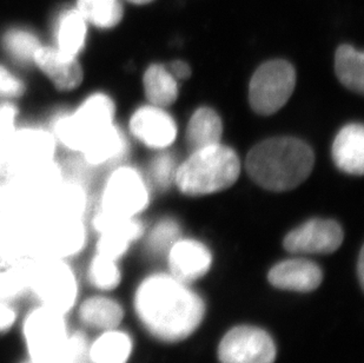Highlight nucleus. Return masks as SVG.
Segmentation results:
<instances>
[{
  "instance_id": "nucleus-5",
  "label": "nucleus",
  "mask_w": 364,
  "mask_h": 363,
  "mask_svg": "<svg viewBox=\"0 0 364 363\" xmlns=\"http://www.w3.org/2000/svg\"><path fill=\"white\" fill-rule=\"evenodd\" d=\"M24 335L32 361L65 363L69 336L62 312L41 307L25 321Z\"/></svg>"
},
{
  "instance_id": "nucleus-34",
  "label": "nucleus",
  "mask_w": 364,
  "mask_h": 363,
  "mask_svg": "<svg viewBox=\"0 0 364 363\" xmlns=\"http://www.w3.org/2000/svg\"><path fill=\"white\" fill-rule=\"evenodd\" d=\"M89 341L82 332H75L69 336L66 349L65 363H91Z\"/></svg>"
},
{
  "instance_id": "nucleus-9",
  "label": "nucleus",
  "mask_w": 364,
  "mask_h": 363,
  "mask_svg": "<svg viewBox=\"0 0 364 363\" xmlns=\"http://www.w3.org/2000/svg\"><path fill=\"white\" fill-rule=\"evenodd\" d=\"M148 203V185L141 174L130 167H122L107 179L100 210L114 216L131 219L143 211Z\"/></svg>"
},
{
  "instance_id": "nucleus-6",
  "label": "nucleus",
  "mask_w": 364,
  "mask_h": 363,
  "mask_svg": "<svg viewBox=\"0 0 364 363\" xmlns=\"http://www.w3.org/2000/svg\"><path fill=\"white\" fill-rule=\"evenodd\" d=\"M296 73L285 60H272L258 68L249 88V100L255 112L272 115L288 102L295 89Z\"/></svg>"
},
{
  "instance_id": "nucleus-32",
  "label": "nucleus",
  "mask_w": 364,
  "mask_h": 363,
  "mask_svg": "<svg viewBox=\"0 0 364 363\" xmlns=\"http://www.w3.org/2000/svg\"><path fill=\"white\" fill-rule=\"evenodd\" d=\"M181 230L173 219H164L154 228L148 238L149 251L152 254L162 255L179 240Z\"/></svg>"
},
{
  "instance_id": "nucleus-26",
  "label": "nucleus",
  "mask_w": 364,
  "mask_h": 363,
  "mask_svg": "<svg viewBox=\"0 0 364 363\" xmlns=\"http://www.w3.org/2000/svg\"><path fill=\"white\" fill-rule=\"evenodd\" d=\"M131 349L132 343L125 332L107 330L91 346V363H127Z\"/></svg>"
},
{
  "instance_id": "nucleus-29",
  "label": "nucleus",
  "mask_w": 364,
  "mask_h": 363,
  "mask_svg": "<svg viewBox=\"0 0 364 363\" xmlns=\"http://www.w3.org/2000/svg\"><path fill=\"white\" fill-rule=\"evenodd\" d=\"M31 263L21 261L0 270V300L14 298L30 289Z\"/></svg>"
},
{
  "instance_id": "nucleus-8",
  "label": "nucleus",
  "mask_w": 364,
  "mask_h": 363,
  "mask_svg": "<svg viewBox=\"0 0 364 363\" xmlns=\"http://www.w3.org/2000/svg\"><path fill=\"white\" fill-rule=\"evenodd\" d=\"M85 241L86 230L82 219H37L32 255L38 258L63 260L78 254Z\"/></svg>"
},
{
  "instance_id": "nucleus-36",
  "label": "nucleus",
  "mask_w": 364,
  "mask_h": 363,
  "mask_svg": "<svg viewBox=\"0 0 364 363\" xmlns=\"http://www.w3.org/2000/svg\"><path fill=\"white\" fill-rule=\"evenodd\" d=\"M17 111L10 104L0 105V150L16 131Z\"/></svg>"
},
{
  "instance_id": "nucleus-31",
  "label": "nucleus",
  "mask_w": 364,
  "mask_h": 363,
  "mask_svg": "<svg viewBox=\"0 0 364 363\" xmlns=\"http://www.w3.org/2000/svg\"><path fill=\"white\" fill-rule=\"evenodd\" d=\"M90 280L97 288L111 290L121 282V273L116 261L97 254L90 267Z\"/></svg>"
},
{
  "instance_id": "nucleus-2",
  "label": "nucleus",
  "mask_w": 364,
  "mask_h": 363,
  "mask_svg": "<svg viewBox=\"0 0 364 363\" xmlns=\"http://www.w3.org/2000/svg\"><path fill=\"white\" fill-rule=\"evenodd\" d=\"M314 152L297 138L276 137L252 147L247 172L262 188L287 191L302 184L314 168Z\"/></svg>"
},
{
  "instance_id": "nucleus-35",
  "label": "nucleus",
  "mask_w": 364,
  "mask_h": 363,
  "mask_svg": "<svg viewBox=\"0 0 364 363\" xmlns=\"http://www.w3.org/2000/svg\"><path fill=\"white\" fill-rule=\"evenodd\" d=\"M24 89L21 79L11 73L6 68L0 65V97L16 98L23 95Z\"/></svg>"
},
{
  "instance_id": "nucleus-24",
  "label": "nucleus",
  "mask_w": 364,
  "mask_h": 363,
  "mask_svg": "<svg viewBox=\"0 0 364 363\" xmlns=\"http://www.w3.org/2000/svg\"><path fill=\"white\" fill-rule=\"evenodd\" d=\"M123 309L117 302L107 298L86 300L80 307V316L86 326L103 330H114L123 320Z\"/></svg>"
},
{
  "instance_id": "nucleus-19",
  "label": "nucleus",
  "mask_w": 364,
  "mask_h": 363,
  "mask_svg": "<svg viewBox=\"0 0 364 363\" xmlns=\"http://www.w3.org/2000/svg\"><path fill=\"white\" fill-rule=\"evenodd\" d=\"M86 209V194L75 183L60 182L41 203L38 219H82Z\"/></svg>"
},
{
  "instance_id": "nucleus-28",
  "label": "nucleus",
  "mask_w": 364,
  "mask_h": 363,
  "mask_svg": "<svg viewBox=\"0 0 364 363\" xmlns=\"http://www.w3.org/2000/svg\"><path fill=\"white\" fill-rule=\"evenodd\" d=\"M77 11L85 21L100 28H112L123 18L121 0H77Z\"/></svg>"
},
{
  "instance_id": "nucleus-11",
  "label": "nucleus",
  "mask_w": 364,
  "mask_h": 363,
  "mask_svg": "<svg viewBox=\"0 0 364 363\" xmlns=\"http://www.w3.org/2000/svg\"><path fill=\"white\" fill-rule=\"evenodd\" d=\"M218 357L222 363H274L276 346L263 329L240 326L220 341Z\"/></svg>"
},
{
  "instance_id": "nucleus-15",
  "label": "nucleus",
  "mask_w": 364,
  "mask_h": 363,
  "mask_svg": "<svg viewBox=\"0 0 364 363\" xmlns=\"http://www.w3.org/2000/svg\"><path fill=\"white\" fill-rule=\"evenodd\" d=\"M36 219L14 213H0V261L18 262L32 255Z\"/></svg>"
},
{
  "instance_id": "nucleus-41",
  "label": "nucleus",
  "mask_w": 364,
  "mask_h": 363,
  "mask_svg": "<svg viewBox=\"0 0 364 363\" xmlns=\"http://www.w3.org/2000/svg\"><path fill=\"white\" fill-rule=\"evenodd\" d=\"M1 167H3V159H1V154H0V170H1Z\"/></svg>"
},
{
  "instance_id": "nucleus-39",
  "label": "nucleus",
  "mask_w": 364,
  "mask_h": 363,
  "mask_svg": "<svg viewBox=\"0 0 364 363\" xmlns=\"http://www.w3.org/2000/svg\"><path fill=\"white\" fill-rule=\"evenodd\" d=\"M363 251H361V254H360V257H358V278H360V283H363Z\"/></svg>"
},
{
  "instance_id": "nucleus-20",
  "label": "nucleus",
  "mask_w": 364,
  "mask_h": 363,
  "mask_svg": "<svg viewBox=\"0 0 364 363\" xmlns=\"http://www.w3.org/2000/svg\"><path fill=\"white\" fill-rule=\"evenodd\" d=\"M333 158L342 172L355 176L363 174L364 130L361 124H349L338 132L333 144Z\"/></svg>"
},
{
  "instance_id": "nucleus-14",
  "label": "nucleus",
  "mask_w": 364,
  "mask_h": 363,
  "mask_svg": "<svg viewBox=\"0 0 364 363\" xmlns=\"http://www.w3.org/2000/svg\"><path fill=\"white\" fill-rule=\"evenodd\" d=\"M130 130L134 137L154 149H165L177 137L173 118L155 105L139 107L131 117Z\"/></svg>"
},
{
  "instance_id": "nucleus-18",
  "label": "nucleus",
  "mask_w": 364,
  "mask_h": 363,
  "mask_svg": "<svg viewBox=\"0 0 364 363\" xmlns=\"http://www.w3.org/2000/svg\"><path fill=\"white\" fill-rule=\"evenodd\" d=\"M323 278L320 267L304 258L283 261L269 273V281L283 290L308 293L318 288Z\"/></svg>"
},
{
  "instance_id": "nucleus-13",
  "label": "nucleus",
  "mask_w": 364,
  "mask_h": 363,
  "mask_svg": "<svg viewBox=\"0 0 364 363\" xmlns=\"http://www.w3.org/2000/svg\"><path fill=\"white\" fill-rule=\"evenodd\" d=\"M93 226L100 235L97 254L114 261L123 256L130 244L143 233L141 223L134 217L114 216L103 210L97 214Z\"/></svg>"
},
{
  "instance_id": "nucleus-1",
  "label": "nucleus",
  "mask_w": 364,
  "mask_h": 363,
  "mask_svg": "<svg viewBox=\"0 0 364 363\" xmlns=\"http://www.w3.org/2000/svg\"><path fill=\"white\" fill-rule=\"evenodd\" d=\"M141 323L156 339L177 342L189 337L204 317L202 298L172 275L150 276L134 300Z\"/></svg>"
},
{
  "instance_id": "nucleus-27",
  "label": "nucleus",
  "mask_w": 364,
  "mask_h": 363,
  "mask_svg": "<svg viewBox=\"0 0 364 363\" xmlns=\"http://www.w3.org/2000/svg\"><path fill=\"white\" fill-rule=\"evenodd\" d=\"M363 53L350 45H342L335 56L337 78L348 89L363 93Z\"/></svg>"
},
{
  "instance_id": "nucleus-40",
  "label": "nucleus",
  "mask_w": 364,
  "mask_h": 363,
  "mask_svg": "<svg viewBox=\"0 0 364 363\" xmlns=\"http://www.w3.org/2000/svg\"><path fill=\"white\" fill-rule=\"evenodd\" d=\"M127 1L136 4V5H145V4L152 3L154 0H127Z\"/></svg>"
},
{
  "instance_id": "nucleus-25",
  "label": "nucleus",
  "mask_w": 364,
  "mask_h": 363,
  "mask_svg": "<svg viewBox=\"0 0 364 363\" xmlns=\"http://www.w3.org/2000/svg\"><path fill=\"white\" fill-rule=\"evenodd\" d=\"M86 30L85 19L77 9L63 12L57 25V48L77 57L85 44Z\"/></svg>"
},
{
  "instance_id": "nucleus-12",
  "label": "nucleus",
  "mask_w": 364,
  "mask_h": 363,
  "mask_svg": "<svg viewBox=\"0 0 364 363\" xmlns=\"http://www.w3.org/2000/svg\"><path fill=\"white\" fill-rule=\"evenodd\" d=\"M343 242V230L330 219H311L284 238L285 251L292 254H330Z\"/></svg>"
},
{
  "instance_id": "nucleus-30",
  "label": "nucleus",
  "mask_w": 364,
  "mask_h": 363,
  "mask_svg": "<svg viewBox=\"0 0 364 363\" xmlns=\"http://www.w3.org/2000/svg\"><path fill=\"white\" fill-rule=\"evenodd\" d=\"M4 46L14 58L21 62H30L35 58L41 48V41L32 32L26 30H11L4 37Z\"/></svg>"
},
{
  "instance_id": "nucleus-16",
  "label": "nucleus",
  "mask_w": 364,
  "mask_h": 363,
  "mask_svg": "<svg viewBox=\"0 0 364 363\" xmlns=\"http://www.w3.org/2000/svg\"><path fill=\"white\" fill-rule=\"evenodd\" d=\"M213 263L204 244L193 240H178L168 251V264L173 278L188 283L202 278Z\"/></svg>"
},
{
  "instance_id": "nucleus-10",
  "label": "nucleus",
  "mask_w": 364,
  "mask_h": 363,
  "mask_svg": "<svg viewBox=\"0 0 364 363\" xmlns=\"http://www.w3.org/2000/svg\"><path fill=\"white\" fill-rule=\"evenodd\" d=\"M55 152V137L48 131L32 127L14 131L0 150L3 165L11 175L53 162Z\"/></svg>"
},
{
  "instance_id": "nucleus-23",
  "label": "nucleus",
  "mask_w": 364,
  "mask_h": 363,
  "mask_svg": "<svg viewBox=\"0 0 364 363\" xmlns=\"http://www.w3.org/2000/svg\"><path fill=\"white\" fill-rule=\"evenodd\" d=\"M145 96L151 105L168 107L178 96L177 79L163 65H151L145 71Z\"/></svg>"
},
{
  "instance_id": "nucleus-22",
  "label": "nucleus",
  "mask_w": 364,
  "mask_h": 363,
  "mask_svg": "<svg viewBox=\"0 0 364 363\" xmlns=\"http://www.w3.org/2000/svg\"><path fill=\"white\" fill-rule=\"evenodd\" d=\"M223 134V124L213 109L200 107L190 120L186 138L193 150L220 144Z\"/></svg>"
},
{
  "instance_id": "nucleus-4",
  "label": "nucleus",
  "mask_w": 364,
  "mask_h": 363,
  "mask_svg": "<svg viewBox=\"0 0 364 363\" xmlns=\"http://www.w3.org/2000/svg\"><path fill=\"white\" fill-rule=\"evenodd\" d=\"M114 104L104 93L90 96L76 112L63 116L55 124V136L71 150L82 152L90 140L110 127L114 120Z\"/></svg>"
},
{
  "instance_id": "nucleus-21",
  "label": "nucleus",
  "mask_w": 364,
  "mask_h": 363,
  "mask_svg": "<svg viewBox=\"0 0 364 363\" xmlns=\"http://www.w3.org/2000/svg\"><path fill=\"white\" fill-rule=\"evenodd\" d=\"M127 151V140L118 127H110L95 135L82 149L86 161L92 165H103L121 158Z\"/></svg>"
},
{
  "instance_id": "nucleus-3",
  "label": "nucleus",
  "mask_w": 364,
  "mask_h": 363,
  "mask_svg": "<svg viewBox=\"0 0 364 363\" xmlns=\"http://www.w3.org/2000/svg\"><path fill=\"white\" fill-rule=\"evenodd\" d=\"M240 172L237 154L230 147L215 144L193 150V154L177 167L175 182L186 195H209L234 184Z\"/></svg>"
},
{
  "instance_id": "nucleus-7",
  "label": "nucleus",
  "mask_w": 364,
  "mask_h": 363,
  "mask_svg": "<svg viewBox=\"0 0 364 363\" xmlns=\"http://www.w3.org/2000/svg\"><path fill=\"white\" fill-rule=\"evenodd\" d=\"M30 289L35 291L44 307L62 314L76 301V278L71 268L63 260L39 258L31 263Z\"/></svg>"
},
{
  "instance_id": "nucleus-33",
  "label": "nucleus",
  "mask_w": 364,
  "mask_h": 363,
  "mask_svg": "<svg viewBox=\"0 0 364 363\" xmlns=\"http://www.w3.org/2000/svg\"><path fill=\"white\" fill-rule=\"evenodd\" d=\"M176 170L177 167L171 154H159L150 165V177L156 186L166 189L175 181Z\"/></svg>"
},
{
  "instance_id": "nucleus-17",
  "label": "nucleus",
  "mask_w": 364,
  "mask_h": 363,
  "mask_svg": "<svg viewBox=\"0 0 364 363\" xmlns=\"http://www.w3.org/2000/svg\"><path fill=\"white\" fill-rule=\"evenodd\" d=\"M33 60L57 89L71 91L82 83V66L75 56L66 55L57 48L41 46Z\"/></svg>"
},
{
  "instance_id": "nucleus-37",
  "label": "nucleus",
  "mask_w": 364,
  "mask_h": 363,
  "mask_svg": "<svg viewBox=\"0 0 364 363\" xmlns=\"http://www.w3.org/2000/svg\"><path fill=\"white\" fill-rule=\"evenodd\" d=\"M16 320V312L10 305H7L4 302H0V332L6 330L14 325Z\"/></svg>"
},
{
  "instance_id": "nucleus-38",
  "label": "nucleus",
  "mask_w": 364,
  "mask_h": 363,
  "mask_svg": "<svg viewBox=\"0 0 364 363\" xmlns=\"http://www.w3.org/2000/svg\"><path fill=\"white\" fill-rule=\"evenodd\" d=\"M168 71L172 73V75H173L176 79L189 78L190 75H191L190 66L188 65L186 62H182V60H175V62H172L171 65L168 68Z\"/></svg>"
},
{
  "instance_id": "nucleus-42",
  "label": "nucleus",
  "mask_w": 364,
  "mask_h": 363,
  "mask_svg": "<svg viewBox=\"0 0 364 363\" xmlns=\"http://www.w3.org/2000/svg\"><path fill=\"white\" fill-rule=\"evenodd\" d=\"M26 363H38V362H35V361H31V362H26Z\"/></svg>"
}]
</instances>
